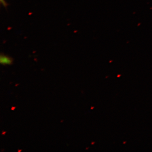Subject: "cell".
<instances>
[{"label":"cell","mask_w":152,"mask_h":152,"mask_svg":"<svg viewBox=\"0 0 152 152\" xmlns=\"http://www.w3.org/2000/svg\"><path fill=\"white\" fill-rule=\"evenodd\" d=\"M0 62L4 65H11L13 63V59L8 56L1 54L0 56Z\"/></svg>","instance_id":"obj_1"},{"label":"cell","mask_w":152,"mask_h":152,"mask_svg":"<svg viewBox=\"0 0 152 152\" xmlns=\"http://www.w3.org/2000/svg\"><path fill=\"white\" fill-rule=\"evenodd\" d=\"M0 1H1V4L3 5V6L5 8H7V7L8 5L7 3L6 2L5 0H0Z\"/></svg>","instance_id":"obj_2"}]
</instances>
